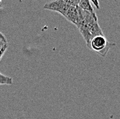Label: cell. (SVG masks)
<instances>
[{
  "instance_id": "1",
  "label": "cell",
  "mask_w": 120,
  "mask_h": 119,
  "mask_svg": "<svg viewBox=\"0 0 120 119\" xmlns=\"http://www.w3.org/2000/svg\"><path fill=\"white\" fill-rule=\"evenodd\" d=\"M114 46L115 43H110L104 35H98L91 39L88 48L102 57H106L109 50Z\"/></svg>"
},
{
  "instance_id": "2",
  "label": "cell",
  "mask_w": 120,
  "mask_h": 119,
  "mask_svg": "<svg viewBox=\"0 0 120 119\" xmlns=\"http://www.w3.org/2000/svg\"><path fill=\"white\" fill-rule=\"evenodd\" d=\"M70 6H70V4H68V0H57L46 3L44 5V8L59 12L61 15L64 16Z\"/></svg>"
},
{
  "instance_id": "5",
  "label": "cell",
  "mask_w": 120,
  "mask_h": 119,
  "mask_svg": "<svg viewBox=\"0 0 120 119\" xmlns=\"http://www.w3.org/2000/svg\"><path fill=\"white\" fill-rule=\"evenodd\" d=\"M13 80L11 77L5 76L0 72V85H11Z\"/></svg>"
},
{
  "instance_id": "7",
  "label": "cell",
  "mask_w": 120,
  "mask_h": 119,
  "mask_svg": "<svg viewBox=\"0 0 120 119\" xmlns=\"http://www.w3.org/2000/svg\"><path fill=\"white\" fill-rule=\"evenodd\" d=\"M91 4H93L95 7H96L97 9H99V1L97 0H93V1H90Z\"/></svg>"
},
{
  "instance_id": "8",
  "label": "cell",
  "mask_w": 120,
  "mask_h": 119,
  "mask_svg": "<svg viewBox=\"0 0 120 119\" xmlns=\"http://www.w3.org/2000/svg\"><path fill=\"white\" fill-rule=\"evenodd\" d=\"M0 39H1V40H3V41H7L6 39V38H5V36L3 35L1 32H0Z\"/></svg>"
},
{
  "instance_id": "3",
  "label": "cell",
  "mask_w": 120,
  "mask_h": 119,
  "mask_svg": "<svg viewBox=\"0 0 120 119\" xmlns=\"http://www.w3.org/2000/svg\"><path fill=\"white\" fill-rule=\"evenodd\" d=\"M64 17L77 28L79 27L80 24V17L79 8L78 6H70Z\"/></svg>"
},
{
  "instance_id": "6",
  "label": "cell",
  "mask_w": 120,
  "mask_h": 119,
  "mask_svg": "<svg viewBox=\"0 0 120 119\" xmlns=\"http://www.w3.org/2000/svg\"><path fill=\"white\" fill-rule=\"evenodd\" d=\"M8 48V43L7 41L0 39V60L4 54L5 52Z\"/></svg>"
},
{
  "instance_id": "4",
  "label": "cell",
  "mask_w": 120,
  "mask_h": 119,
  "mask_svg": "<svg viewBox=\"0 0 120 119\" xmlns=\"http://www.w3.org/2000/svg\"><path fill=\"white\" fill-rule=\"evenodd\" d=\"M78 7L83 11L89 12L92 14H96V13L94 12V9L90 0H79Z\"/></svg>"
}]
</instances>
